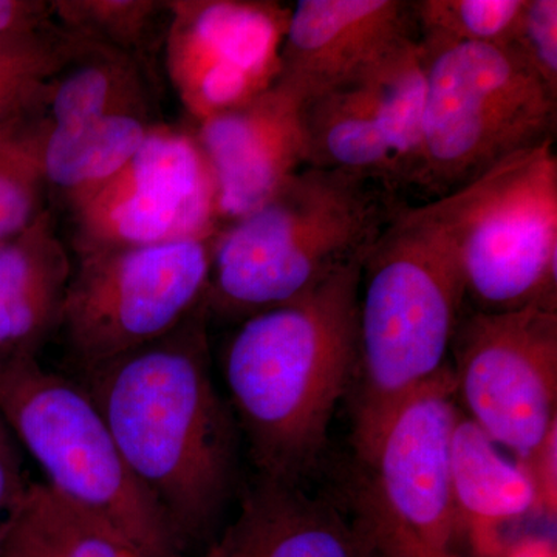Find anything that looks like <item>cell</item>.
<instances>
[{
  "instance_id": "cell-1",
  "label": "cell",
  "mask_w": 557,
  "mask_h": 557,
  "mask_svg": "<svg viewBox=\"0 0 557 557\" xmlns=\"http://www.w3.org/2000/svg\"><path fill=\"white\" fill-rule=\"evenodd\" d=\"M208 314L201 306L170 335L79 381L185 556L218 536L236 483L237 421L212 376Z\"/></svg>"
},
{
  "instance_id": "cell-2",
  "label": "cell",
  "mask_w": 557,
  "mask_h": 557,
  "mask_svg": "<svg viewBox=\"0 0 557 557\" xmlns=\"http://www.w3.org/2000/svg\"><path fill=\"white\" fill-rule=\"evenodd\" d=\"M361 258L299 298L245 318L223 357L231 409L260 478L300 483L354 381Z\"/></svg>"
},
{
  "instance_id": "cell-3",
  "label": "cell",
  "mask_w": 557,
  "mask_h": 557,
  "mask_svg": "<svg viewBox=\"0 0 557 557\" xmlns=\"http://www.w3.org/2000/svg\"><path fill=\"white\" fill-rule=\"evenodd\" d=\"M467 299L453 245L428 203L398 207L362 262L354 438L368 460L381 431L445 368Z\"/></svg>"
},
{
  "instance_id": "cell-4",
  "label": "cell",
  "mask_w": 557,
  "mask_h": 557,
  "mask_svg": "<svg viewBox=\"0 0 557 557\" xmlns=\"http://www.w3.org/2000/svg\"><path fill=\"white\" fill-rule=\"evenodd\" d=\"M397 208L368 180L302 168L265 203L219 231L208 313L248 318L299 298L366 255Z\"/></svg>"
},
{
  "instance_id": "cell-5",
  "label": "cell",
  "mask_w": 557,
  "mask_h": 557,
  "mask_svg": "<svg viewBox=\"0 0 557 557\" xmlns=\"http://www.w3.org/2000/svg\"><path fill=\"white\" fill-rule=\"evenodd\" d=\"M0 417L54 496L104 523L143 557H186L79 381L47 370L38 355L0 354Z\"/></svg>"
},
{
  "instance_id": "cell-6",
  "label": "cell",
  "mask_w": 557,
  "mask_h": 557,
  "mask_svg": "<svg viewBox=\"0 0 557 557\" xmlns=\"http://www.w3.org/2000/svg\"><path fill=\"white\" fill-rule=\"evenodd\" d=\"M423 51L426 97L416 190L437 200L502 161L553 141L557 97L511 47L461 44Z\"/></svg>"
},
{
  "instance_id": "cell-7",
  "label": "cell",
  "mask_w": 557,
  "mask_h": 557,
  "mask_svg": "<svg viewBox=\"0 0 557 557\" xmlns=\"http://www.w3.org/2000/svg\"><path fill=\"white\" fill-rule=\"evenodd\" d=\"M475 310L557 300V157L553 141L428 201Z\"/></svg>"
},
{
  "instance_id": "cell-8",
  "label": "cell",
  "mask_w": 557,
  "mask_h": 557,
  "mask_svg": "<svg viewBox=\"0 0 557 557\" xmlns=\"http://www.w3.org/2000/svg\"><path fill=\"white\" fill-rule=\"evenodd\" d=\"M215 237L79 256L60 325L78 372L164 338L205 306Z\"/></svg>"
},
{
  "instance_id": "cell-9",
  "label": "cell",
  "mask_w": 557,
  "mask_h": 557,
  "mask_svg": "<svg viewBox=\"0 0 557 557\" xmlns=\"http://www.w3.org/2000/svg\"><path fill=\"white\" fill-rule=\"evenodd\" d=\"M450 350L457 401L520 460L557 424V300L461 317Z\"/></svg>"
},
{
  "instance_id": "cell-10",
  "label": "cell",
  "mask_w": 557,
  "mask_h": 557,
  "mask_svg": "<svg viewBox=\"0 0 557 557\" xmlns=\"http://www.w3.org/2000/svg\"><path fill=\"white\" fill-rule=\"evenodd\" d=\"M69 212L76 258L207 239L222 230L214 178L194 129L163 123L104 186Z\"/></svg>"
},
{
  "instance_id": "cell-11",
  "label": "cell",
  "mask_w": 557,
  "mask_h": 557,
  "mask_svg": "<svg viewBox=\"0 0 557 557\" xmlns=\"http://www.w3.org/2000/svg\"><path fill=\"white\" fill-rule=\"evenodd\" d=\"M289 13L270 0H171L164 70L194 123L276 84Z\"/></svg>"
},
{
  "instance_id": "cell-12",
  "label": "cell",
  "mask_w": 557,
  "mask_h": 557,
  "mask_svg": "<svg viewBox=\"0 0 557 557\" xmlns=\"http://www.w3.org/2000/svg\"><path fill=\"white\" fill-rule=\"evenodd\" d=\"M460 413L453 368L446 364L392 413L364 461L373 480L359 500L440 549H453L458 537L450 446Z\"/></svg>"
},
{
  "instance_id": "cell-13",
  "label": "cell",
  "mask_w": 557,
  "mask_h": 557,
  "mask_svg": "<svg viewBox=\"0 0 557 557\" xmlns=\"http://www.w3.org/2000/svg\"><path fill=\"white\" fill-rule=\"evenodd\" d=\"M218 193L220 225L255 211L307 166L300 102L274 84L194 127Z\"/></svg>"
},
{
  "instance_id": "cell-14",
  "label": "cell",
  "mask_w": 557,
  "mask_h": 557,
  "mask_svg": "<svg viewBox=\"0 0 557 557\" xmlns=\"http://www.w3.org/2000/svg\"><path fill=\"white\" fill-rule=\"evenodd\" d=\"M409 38H417L409 2L299 0L289 13L276 84L302 104Z\"/></svg>"
},
{
  "instance_id": "cell-15",
  "label": "cell",
  "mask_w": 557,
  "mask_h": 557,
  "mask_svg": "<svg viewBox=\"0 0 557 557\" xmlns=\"http://www.w3.org/2000/svg\"><path fill=\"white\" fill-rule=\"evenodd\" d=\"M361 527L298 483L260 478L201 557H375Z\"/></svg>"
},
{
  "instance_id": "cell-16",
  "label": "cell",
  "mask_w": 557,
  "mask_h": 557,
  "mask_svg": "<svg viewBox=\"0 0 557 557\" xmlns=\"http://www.w3.org/2000/svg\"><path fill=\"white\" fill-rule=\"evenodd\" d=\"M450 493L458 536L475 557H500L505 528L534 516V493L525 468L460 413L450 446Z\"/></svg>"
},
{
  "instance_id": "cell-17",
  "label": "cell",
  "mask_w": 557,
  "mask_h": 557,
  "mask_svg": "<svg viewBox=\"0 0 557 557\" xmlns=\"http://www.w3.org/2000/svg\"><path fill=\"white\" fill-rule=\"evenodd\" d=\"M72 271L50 208L16 236L0 240V354L36 355L60 330Z\"/></svg>"
},
{
  "instance_id": "cell-18",
  "label": "cell",
  "mask_w": 557,
  "mask_h": 557,
  "mask_svg": "<svg viewBox=\"0 0 557 557\" xmlns=\"http://www.w3.org/2000/svg\"><path fill=\"white\" fill-rule=\"evenodd\" d=\"M156 124L153 115H116L76 129H47L32 121L11 129L35 160L47 194L72 211L131 160Z\"/></svg>"
},
{
  "instance_id": "cell-19",
  "label": "cell",
  "mask_w": 557,
  "mask_h": 557,
  "mask_svg": "<svg viewBox=\"0 0 557 557\" xmlns=\"http://www.w3.org/2000/svg\"><path fill=\"white\" fill-rule=\"evenodd\" d=\"M307 166L338 171L395 194L379 104L362 72L300 104Z\"/></svg>"
},
{
  "instance_id": "cell-20",
  "label": "cell",
  "mask_w": 557,
  "mask_h": 557,
  "mask_svg": "<svg viewBox=\"0 0 557 557\" xmlns=\"http://www.w3.org/2000/svg\"><path fill=\"white\" fill-rule=\"evenodd\" d=\"M116 115H152V72L134 58L86 40L78 57L51 79L27 121L65 131Z\"/></svg>"
},
{
  "instance_id": "cell-21",
  "label": "cell",
  "mask_w": 557,
  "mask_h": 557,
  "mask_svg": "<svg viewBox=\"0 0 557 557\" xmlns=\"http://www.w3.org/2000/svg\"><path fill=\"white\" fill-rule=\"evenodd\" d=\"M362 75L379 104L395 193L416 189L426 97L424 51L417 38L405 39L362 70Z\"/></svg>"
},
{
  "instance_id": "cell-22",
  "label": "cell",
  "mask_w": 557,
  "mask_h": 557,
  "mask_svg": "<svg viewBox=\"0 0 557 557\" xmlns=\"http://www.w3.org/2000/svg\"><path fill=\"white\" fill-rule=\"evenodd\" d=\"M54 21L76 38L134 58L149 72L163 50L171 0H53Z\"/></svg>"
},
{
  "instance_id": "cell-23",
  "label": "cell",
  "mask_w": 557,
  "mask_h": 557,
  "mask_svg": "<svg viewBox=\"0 0 557 557\" xmlns=\"http://www.w3.org/2000/svg\"><path fill=\"white\" fill-rule=\"evenodd\" d=\"M84 46L58 24L0 42V134L35 115L51 79Z\"/></svg>"
},
{
  "instance_id": "cell-24",
  "label": "cell",
  "mask_w": 557,
  "mask_h": 557,
  "mask_svg": "<svg viewBox=\"0 0 557 557\" xmlns=\"http://www.w3.org/2000/svg\"><path fill=\"white\" fill-rule=\"evenodd\" d=\"M525 0H416L409 2L423 50L461 44L508 46Z\"/></svg>"
},
{
  "instance_id": "cell-25",
  "label": "cell",
  "mask_w": 557,
  "mask_h": 557,
  "mask_svg": "<svg viewBox=\"0 0 557 557\" xmlns=\"http://www.w3.org/2000/svg\"><path fill=\"white\" fill-rule=\"evenodd\" d=\"M24 507L60 557H143L115 531L70 507L44 483L32 482Z\"/></svg>"
},
{
  "instance_id": "cell-26",
  "label": "cell",
  "mask_w": 557,
  "mask_h": 557,
  "mask_svg": "<svg viewBox=\"0 0 557 557\" xmlns=\"http://www.w3.org/2000/svg\"><path fill=\"white\" fill-rule=\"evenodd\" d=\"M47 194L35 160L14 129L0 134V240L30 226L47 207Z\"/></svg>"
},
{
  "instance_id": "cell-27",
  "label": "cell",
  "mask_w": 557,
  "mask_h": 557,
  "mask_svg": "<svg viewBox=\"0 0 557 557\" xmlns=\"http://www.w3.org/2000/svg\"><path fill=\"white\" fill-rule=\"evenodd\" d=\"M511 47L557 97V2L525 0L512 32Z\"/></svg>"
},
{
  "instance_id": "cell-28",
  "label": "cell",
  "mask_w": 557,
  "mask_h": 557,
  "mask_svg": "<svg viewBox=\"0 0 557 557\" xmlns=\"http://www.w3.org/2000/svg\"><path fill=\"white\" fill-rule=\"evenodd\" d=\"M358 507L359 527L368 534L381 557H461L454 549H440L424 544L364 502H359Z\"/></svg>"
},
{
  "instance_id": "cell-29",
  "label": "cell",
  "mask_w": 557,
  "mask_h": 557,
  "mask_svg": "<svg viewBox=\"0 0 557 557\" xmlns=\"http://www.w3.org/2000/svg\"><path fill=\"white\" fill-rule=\"evenodd\" d=\"M525 468L534 493V516L556 522L557 516V424L536 448L518 460Z\"/></svg>"
},
{
  "instance_id": "cell-30",
  "label": "cell",
  "mask_w": 557,
  "mask_h": 557,
  "mask_svg": "<svg viewBox=\"0 0 557 557\" xmlns=\"http://www.w3.org/2000/svg\"><path fill=\"white\" fill-rule=\"evenodd\" d=\"M27 479L21 446L0 417V537L27 496Z\"/></svg>"
},
{
  "instance_id": "cell-31",
  "label": "cell",
  "mask_w": 557,
  "mask_h": 557,
  "mask_svg": "<svg viewBox=\"0 0 557 557\" xmlns=\"http://www.w3.org/2000/svg\"><path fill=\"white\" fill-rule=\"evenodd\" d=\"M57 24L47 0H0V42L25 38Z\"/></svg>"
},
{
  "instance_id": "cell-32",
  "label": "cell",
  "mask_w": 557,
  "mask_h": 557,
  "mask_svg": "<svg viewBox=\"0 0 557 557\" xmlns=\"http://www.w3.org/2000/svg\"><path fill=\"white\" fill-rule=\"evenodd\" d=\"M0 557H60L28 515L24 502L0 537Z\"/></svg>"
},
{
  "instance_id": "cell-33",
  "label": "cell",
  "mask_w": 557,
  "mask_h": 557,
  "mask_svg": "<svg viewBox=\"0 0 557 557\" xmlns=\"http://www.w3.org/2000/svg\"><path fill=\"white\" fill-rule=\"evenodd\" d=\"M500 557H557V545L552 537L527 534L509 541Z\"/></svg>"
},
{
  "instance_id": "cell-34",
  "label": "cell",
  "mask_w": 557,
  "mask_h": 557,
  "mask_svg": "<svg viewBox=\"0 0 557 557\" xmlns=\"http://www.w3.org/2000/svg\"><path fill=\"white\" fill-rule=\"evenodd\" d=\"M375 557H381V556L379 555V553H376Z\"/></svg>"
}]
</instances>
